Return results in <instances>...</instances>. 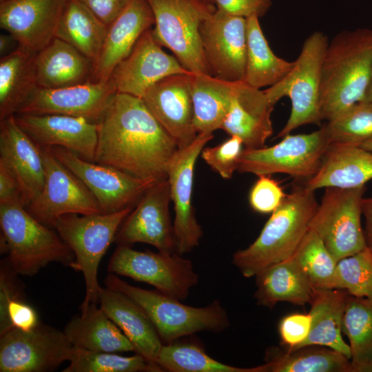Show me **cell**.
<instances>
[{"mask_svg": "<svg viewBox=\"0 0 372 372\" xmlns=\"http://www.w3.org/2000/svg\"><path fill=\"white\" fill-rule=\"evenodd\" d=\"M107 28L79 0H66L55 37L74 47L96 65Z\"/></svg>", "mask_w": 372, "mask_h": 372, "instance_id": "34", "label": "cell"}, {"mask_svg": "<svg viewBox=\"0 0 372 372\" xmlns=\"http://www.w3.org/2000/svg\"><path fill=\"white\" fill-rule=\"evenodd\" d=\"M104 282L106 287L127 295L144 309L163 344L198 332L220 333L230 325L228 314L218 300L196 307L157 290L131 285L114 273L107 275Z\"/></svg>", "mask_w": 372, "mask_h": 372, "instance_id": "5", "label": "cell"}, {"mask_svg": "<svg viewBox=\"0 0 372 372\" xmlns=\"http://www.w3.org/2000/svg\"><path fill=\"white\" fill-rule=\"evenodd\" d=\"M37 87L58 88L93 81L94 63L74 47L54 37L34 58Z\"/></svg>", "mask_w": 372, "mask_h": 372, "instance_id": "27", "label": "cell"}, {"mask_svg": "<svg viewBox=\"0 0 372 372\" xmlns=\"http://www.w3.org/2000/svg\"><path fill=\"white\" fill-rule=\"evenodd\" d=\"M318 205L314 190L304 183L295 186L271 213L256 240L233 254L232 264L244 277L251 278L292 256Z\"/></svg>", "mask_w": 372, "mask_h": 372, "instance_id": "3", "label": "cell"}, {"mask_svg": "<svg viewBox=\"0 0 372 372\" xmlns=\"http://www.w3.org/2000/svg\"><path fill=\"white\" fill-rule=\"evenodd\" d=\"M275 105L264 90L238 81L231 108L220 129L241 138L245 149L265 147L273 133L271 114Z\"/></svg>", "mask_w": 372, "mask_h": 372, "instance_id": "24", "label": "cell"}, {"mask_svg": "<svg viewBox=\"0 0 372 372\" xmlns=\"http://www.w3.org/2000/svg\"><path fill=\"white\" fill-rule=\"evenodd\" d=\"M286 196L279 183L270 175H260L251 189L249 200L254 211L269 214L278 207Z\"/></svg>", "mask_w": 372, "mask_h": 372, "instance_id": "44", "label": "cell"}, {"mask_svg": "<svg viewBox=\"0 0 372 372\" xmlns=\"http://www.w3.org/2000/svg\"><path fill=\"white\" fill-rule=\"evenodd\" d=\"M1 1H3V0H1Z\"/></svg>", "mask_w": 372, "mask_h": 372, "instance_id": "56", "label": "cell"}, {"mask_svg": "<svg viewBox=\"0 0 372 372\" xmlns=\"http://www.w3.org/2000/svg\"><path fill=\"white\" fill-rule=\"evenodd\" d=\"M200 33L210 74L230 82L245 81L246 18L216 8L202 23Z\"/></svg>", "mask_w": 372, "mask_h": 372, "instance_id": "15", "label": "cell"}, {"mask_svg": "<svg viewBox=\"0 0 372 372\" xmlns=\"http://www.w3.org/2000/svg\"><path fill=\"white\" fill-rule=\"evenodd\" d=\"M81 311L63 329L74 348L99 352L134 351L130 340L96 303Z\"/></svg>", "mask_w": 372, "mask_h": 372, "instance_id": "30", "label": "cell"}, {"mask_svg": "<svg viewBox=\"0 0 372 372\" xmlns=\"http://www.w3.org/2000/svg\"><path fill=\"white\" fill-rule=\"evenodd\" d=\"M372 179V152L358 145L331 143L314 176L304 181L310 189L354 188Z\"/></svg>", "mask_w": 372, "mask_h": 372, "instance_id": "28", "label": "cell"}, {"mask_svg": "<svg viewBox=\"0 0 372 372\" xmlns=\"http://www.w3.org/2000/svg\"><path fill=\"white\" fill-rule=\"evenodd\" d=\"M362 214L365 218L364 236L367 247L372 251V197L363 198Z\"/></svg>", "mask_w": 372, "mask_h": 372, "instance_id": "51", "label": "cell"}, {"mask_svg": "<svg viewBox=\"0 0 372 372\" xmlns=\"http://www.w3.org/2000/svg\"><path fill=\"white\" fill-rule=\"evenodd\" d=\"M132 210L128 207L108 214H67L54 223L53 228L74 254L70 267L81 271L84 278L85 293L81 311L99 302L103 288L98 280L100 262Z\"/></svg>", "mask_w": 372, "mask_h": 372, "instance_id": "6", "label": "cell"}, {"mask_svg": "<svg viewBox=\"0 0 372 372\" xmlns=\"http://www.w3.org/2000/svg\"><path fill=\"white\" fill-rule=\"evenodd\" d=\"M20 127L41 147H61L94 162L98 123L60 114H16Z\"/></svg>", "mask_w": 372, "mask_h": 372, "instance_id": "22", "label": "cell"}, {"mask_svg": "<svg viewBox=\"0 0 372 372\" xmlns=\"http://www.w3.org/2000/svg\"><path fill=\"white\" fill-rule=\"evenodd\" d=\"M282 138L271 147L243 149L236 171L257 176L282 173L305 181L311 178L331 144L324 127Z\"/></svg>", "mask_w": 372, "mask_h": 372, "instance_id": "10", "label": "cell"}, {"mask_svg": "<svg viewBox=\"0 0 372 372\" xmlns=\"http://www.w3.org/2000/svg\"><path fill=\"white\" fill-rule=\"evenodd\" d=\"M48 147L55 158L86 186L103 214L133 208L147 189L155 183L114 167L85 160L65 148Z\"/></svg>", "mask_w": 372, "mask_h": 372, "instance_id": "13", "label": "cell"}, {"mask_svg": "<svg viewBox=\"0 0 372 372\" xmlns=\"http://www.w3.org/2000/svg\"><path fill=\"white\" fill-rule=\"evenodd\" d=\"M254 298L258 305L272 309L279 302L302 306L311 300L313 289L293 256L255 276Z\"/></svg>", "mask_w": 372, "mask_h": 372, "instance_id": "29", "label": "cell"}, {"mask_svg": "<svg viewBox=\"0 0 372 372\" xmlns=\"http://www.w3.org/2000/svg\"><path fill=\"white\" fill-rule=\"evenodd\" d=\"M312 324L310 313H293L284 316L278 324L281 345L287 350L299 348L307 340Z\"/></svg>", "mask_w": 372, "mask_h": 372, "instance_id": "45", "label": "cell"}, {"mask_svg": "<svg viewBox=\"0 0 372 372\" xmlns=\"http://www.w3.org/2000/svg\"><path fill=\"white\" fill-rule=\"evenodd\" d=\"M358 146L364 149L372 152V139L364 141L360 144Z\"/></svg>", "mask_w": 372, "mask_h": 372, "instance_id": "54", "label": "cell"}, {"mask_svg": "<svg viewBox=\"0 0 372 372\" xmlns=\"http://www.w3.org/2000/svg\"><path fill=\"white\" fill-rule=\"evenodd\" d=\"M191 74L167 76L152 85L142 98L178 149L192 144L198 136L194 125Z\"/></svg>", "mask_w": 372, "mask_h": 372, "instance_id": "20", "label": "cell"}, {"mask_svg": "<svg viewBox=\"0 0 372 372\" xmlns=\"http://www.w3.org/2000/svg\"><path fill=\"white\" fill-rule=\"evenodd\" d=\"M101 21L109 26L123 12L130 0H79Z\"/></svg>", "mask_w": 372, "mask_h": 372, "instance_id": "49", "label": "cell"}, {"mask_svg": "<svg viewBox=\"0 0 372 372\" xmlns=\"http://www.w3.org/2000/svg\"><path fill=\"white\" fill-rule=\"evenodd\" d=\"M210 1H211L213 3V1L212 0H209Z\"/></svg>", "mask_w": 372, "mask_h": 372, "instance_id": "55", "label": "cell"}, {"mask_svg": "<svg viewBox=\"0 0 372 372\" xmlns=\"http://www.w3.org/2000/svg\"><path fill=\"white\" fill-rule=\"evenodd\" d=\"M170 200L167 179L150 186L121 224L114 242L126 246L145 243L161 252H176L174 227L169 214Z\"/></svg>", "mask_w": 372, "mask_h": 372, "instance_id": "17", "label": "cell"}, {"mask_svg": "<svg viewBox=\"0 0 372 372\" xmlns=\"http://www.w3.org/2000/svg\"><path fill=\"white\" fill-rule=\"evenodd\" d=\"M147 0H130L118 17L108 26L93 81H107L115 67L132 50L141 36L154 25Z\"/></svg>", "mask_w": 372, "mask_h": 372, "instance_id": "25", "label": "cell"}, {"mask_svg": "<svg viewBox=\"0 0 372 372\" xmlns=\"http://www.w3.org/2000/svg\"><path fill=\"white\" fill-rule=\"evenodd\" d=\"M243 146L241 138L231 136L216 146L204 147L201 157L222 178L230 179L234 172L237 170Z\"/></svg>", "mask_w": 372, "mask_h": 372, "instance_id": "43", "label": "cell"}, {"mask_svg": "<svg viewBox=\"0 0 372 372\" xmlns=\"http://www.w3.org/2000/svg\"><path fill=\"white\" fill-rule=\"evenodd\" d=\"M17 274L4 260L0 265V335L12 329L6 316L8 303L17 298H25L23 287L20 285Z\"/></svg>", "mask_w": 372, "mask_h": 372, "instance_id": "46", "label": "cell"}, {"mask_svg": "<svg viewBox=\"0 0 372 372\" xmlns=\"http://www.w3.org/2000/svg\"><path fill=\"white\" fill-rule=\"evenodd\" d=\"M217 8L229 14L247 18L263 16L271 5V0H212Z\"/></svg>", "mask_w": 372, "mask_h": 372, "instance_id": "48", "label": "cell"}, {"mask_svg": "<svg viewBox=\"0 0 372 372\" xmlns=\"http://www.w3.org/2000/svg\"><path fill=\"white\" fill-rule=\"evenodd\" d=\"M19 46L16 39L9 33L1 34L0 35V54L1 58L7 56L14 52V46Z\"/></svg>", "mask_w": 372, "mask_h": 372, "instance_id": "52", "label": "cell"}, {"mask_svg": "<svg viewBox=\"0 0 372 372\" xmlns=\"http://www.w3.org/2000/svg\"><path fill=\"white\" fill-rule=\"evenodd\" d=\"M156 363L163 371L169 372H258V366L242 368L220 362L192 340L163 344Z\"/></svg>", "mask_w": 372, "mask_h": 372, "instance_id": "38", "label": "cell"}, {"mask_svg": "<svg viewBox=\"0 0 372 372\" xmlns=\"http://www.w3.org/2000/svg\"><path fill=\"white\" fill-rule=\"evenodd\" d=\"M0 249L17 274L33 276L49 263L71 266L74 254L58 234L17 204L0 205Z\"/></svg>", "mask_w": 372, "mask_h": 372, "instance_id": "4", "label": "cell"}, {"mask_svg": "<svg viewBox=\"0 0 372 372\" xmlns=\"http://www.w3.org/2000/svg\"><path fill=\"white\" fill-rule=\"evenodd\" d=\"M178 149L141 98L116 92L98 123L94 162L146 181L167 179Z\"/></svg>", "mask_w": 372, "mask_h": 372, "instance_id": "1", "label": "cell"}, {"mask_svg": "<svg viewBox=\"0 0 372 372\" xmlns=\"http://www.w3.org/2000/svg\"><path fill=\"white\" fill-rule=\"evenodd\" d=\"M213 138V134H198L192 144L178 149L168 168L167 180L175 211V251L182 256L196 247L203 235L192 205L194 171L198 156Z\"/></svg>", "mask_w": 372, "mask_h": 372, "instance_id": "16", "label": "cell"}, {"mask_svg": "<svg viewBox=\"0 0 372 372\" xmlns=\"http://www.w3.org/2000/svg\"><path fill=\"white\" fill-rule=\"evenodd\" d=\"M74 351L63 331L41 322L28 331L0 335L1 372H45L69 361Z\"/></svg>", "mask_w": 372, "mask_h": 372, "instance_id": "12", "label": "cell"}, {"mask_svg": "<svg viewBox=\"0 0 372 372\" xmlns=\"http://www.w3.org/2000/svg\"><path fill=\"white\" fill-rule=\"evenodd\" d=\"M349 296L347 291L340 289H313L309 302L311 329L299 348L311 345L325 347L351 359L349 345L342 335V319Z\"/></svg>", "mask_w": 372, "mask_h": 372, "instance_id": "31", "label": "cell"}, {"mask_svg": "<svg viewBox=\"0 0 372 372\" xmlns=\"http://www.w3.org/2000/svg\"><path fill=\"white\" fill-rule=\"evenodd\" d=\"M323 127L331 143L359 145L372 139V104L358 103Z\"/></svg>", "mask_w": 372, "mask_h": 372, "instance_id": "41", "label": "cell"}, {"mask_svg": "<svg viewBox=\"0 0 372 372\" xmlns=\"http://www.w3.org/2000/svg\"><path fill=\"white\" fill-rule=\"evenodd\" d=\"M364 101H366L372 104V76L365 94Z\"/></svg>", "mask_w": 372, "mask_h": 372, "instance_id": "53", "label": "cell"}, {"mask_svg": "<svg viewBox=\"0 0 372 372\" xmlns=\"http://www.w3.org/2000/svg\"><path fill=\"white\" fill-rule=\"evenodd\" d=\"M334 289L372 300V251L368 247L338 261Z\"/></svg>", "mask_w": 372, "mask_h": 372, "instance_id": "42", "label": "cell"}, {"mask_svg": "<svg viewBox=\"0 0 372 372\" xmlns=\"http://www.w3.org/2000/svg\"><path fill=\"white\" fill-rule=\"evenodd\" d=\"M154 16L156 41L172 51L193 74L211 75L203 52L200 29L216 10L209 0H147Z\"/></svg>", "mask_w": 372, "mask_h": 372, "instance_id": "7", "label": "cell"}, {"mask_svg": "<svg viewBox=\"0 0 372 372\" xmlns=\"http://www.w3.org/2000/svg\"><path fill=\"white\" fill-rule=\"evenodd\" d=\"M258 17L247 20V57L245 81L260 89L271 87L282 80L291 70L294 62L276 56L262 31Z\"/></svg>", "mask_w": 372, "mask_h": 372, "instance_id": "36", "label": "cell"}, {"mask_svg": "<svg viewBox=\"0 0 372 372\" xmlns=\"http://www.w3.org/2000/svg\"><path fill=\"white\" fill-rule=\"evenodd\" d=\"M327 37L314 32L304 41L290 72L264 92L275 105L284 96L289 98L291 110L284 127L277 135L282 138L307 124H320V94L322 64L328 45Z\"/></svg>", "mask_w": 372, "mask_h": 372, "instance_id": "8", "label": "cell"}, {"mask_svg": "<svg viewBox=\"0 0 372 372\" xmlns=\"http://www.w3.org/2000/svg\"><path fill=\"white\" fill-rule=\"evenodd\" d=\"M17 204L25 207L20 185L4 166L0 165V205Z\"/></svg>", "mask_w": 372, "mask_h": 372, "instance_id": "50", "label": "cell"}, {"mask_svg": "<svg viewBox=\"0 0 372 372\" xmlns=\"http://www.w3.org/2000/svg\"><path fill=\"white\" fill-rule=\"evenodd\" d=\"M70 364L63 372H160L158 364L140 354L123 356L111 352L92 351L74 347Z\"/></svg>", "mask_w": 372, "mask_h": 372, "instance_id": "40", "label": "cell"}, {"mask_svg": "<svg viewBox=\"0 0 372 372\" xmlns=\"http://www.w3.org/2000/svg\"><path fill=\"white\" fill-rule=\"evenodd\" d=\"M6 316L12 328L25 331L33 329L40 323L36 311L25 298L11 300L7 307Z\"/></svg>", "mask_w": 372, "mask_h": 372, "instance_id": "47", "label": "cell"}, {"mask_svg": "<svg viewBox=\"0 0 372 372\" xmlns=\"http://www.w3.org/2000/svg\"><path fill=\"white\" fill-rule=\"evenodd\" d=\"M65 1H1L0 26L19 47L36 54L55 37Z\"/></svg>", "mask_w": 372, "mask_h": 372, "instance_id": "21", "label": "cell"}, {"mask_svg": "<svg viewBox=\"0 0 372 372\" xmlns=\"http://www.w3.org/2000/svg\"><path fill=\"white\" fill-rule=\"evenodd\" d=\"M259 372H352L350 359L322 346H305L294 350L269 347Z\"/></svg>", "mask_w": 372, "mask_h": 372, "instance_id": "33", "label": "cell"}, {"mask_svg": "<svg viewBox=\"0 0 372 372\" xmlns=\"http://www.w3.org/2000/svg\"><path fill=\"white\" fill-rule=\"evenodd\" d=\"M365 191V185L326 187L310 221L309 229L317 234L337 261L367 247L361 224Z\"/></svg>", "mask_w": 372, "mask_h": 372, "instance_id": "9", "label": "cell"}, {"mask_svg": "<svg viewBox=\"0 0 372 372\" xmlns=\"http://www.w3.org/2000/svg\"><path fill=\"white\" fill-rule=\"evenodd\" d=\"M45 182L39 195L27 211L43 225L53 227L58 218L67 214L82 215L102 213L86 186L59 161L48 147H41Z\"/></svg>", "mask_w": 372, "mask_h": 372, "instance_id": "14", "label": "cell"}, {"mask_svg": "<svg viewBox=\"0 0 372 372\" xmlns=\"http://www.w3.org/2000/svg\"><path fill=\"white\" fill-rule=\"evenodd\" d=\"M99 303L132 342L134 352L156 363L163 343L144 309L127 295L108 287L102 288Z\"/></svg>", "mask_w": 372, "mask_h": 372, "instance_id": "26", "label": "cell"}, {"mask_svg": "<svg viewBox=\"0 0 372 372\" xmlns=\"http://www.w3.org/2000/svg\"><path fill=\"white\" fill-rule=\"evenodd\" d=\"M116 93L110 81L58 88L37 87L17 114L66 115L98 123Z\"/></svg>", "mask_w": 372, "mask_h": 372, "instance_id": "18", "label": "cell"}, {"mask_svg": "<svg viewBox=\"0 0 372 372\" xmlns=\"http://www.w3.org/2000/svg\"><path fill=\"white\" fill-rule=\"evenodd\" d=\"M238 82L192 73L194 125L198 134H213L220 129L235 97Z\"/></svg>", "mask_w": 372, "mask_h": 372, "instance_id": "32", "label": "cell"}, {"mask_svg": "<svg viewBox=\"0 0 372 372\" xmlns=\"http://www.w3.org/2000/svg\"><path fill=\"white\" fill-rule=\"evenodd\" d=\"M342 331L349 341L352 372L372 364V300L349 296Z\"/></svg>", "mask_w": 372, "mask_h": 372, "instance_id": "37", "label": "cell"}, {"mask_svg": "<svg viewBox=\"0 0 372 372\" xmlns=\"http://www.w3.org/2000/svg\"><path fill=\"white\" fill-rule=\"evenodd\" d=\"M189 73L176 57L163 51L149 29L141 36L129 55L115 67L109 81L116 92L142 99L160 80Z\"/></svg>", "mask_w": 372, "mask_h": 372, "instance_id": "19", "label": "cell"}, {"mask_svg": "<svg viewBox=\"0 0 372 372\" xmlns=\"http://www.w3.org/2000/svg\"><path fill=\"white\" fill-rule=\"evenodd\" d=\"M107 271L149 284L180 301L187 298L198 282L192 262L182 255L139 251L126 245H118L109 261Z\"/></svg>", "mask_w": 372, "mask_h": 372, "instance_id": "11", "label": "cell"}, {"mask_svg": "<svg viewBox=\"0 0 372 372\" xmlns=\"http://www.w3.org/2000/svg\"><path fill=\"white\" fill-rule=\"evenodd\" d=\"M36 54L18 47L1 58L0 120L16 114L37 87L34 65Z\"/></svg>", "mask_w": 372, "mask_h": 372, "instance_id": "35", "label": "cell"}, {"mask_svg": "<svg viewBox=\"0 0 372 372\" xmlns=\"http://www.w3.org/2000/svg\"><path fill=\"white\" fill-rule=\"evenodd\" d=\"M0 165L17 180L26 207L42 191L45 169L41 147L20 127L14 116L0 120Z\"/></svg>", "mask_w": 372, "mask_h": 372, "instance_id": "23", "label": "cell"}, {"mask_svg": "<svg viewBox=\"0 0 372 372\" xmlns=\"http://www.w3.org/2000/svg\"><path fill=\"white\" fill-rule=\"evenodd\" d=\"M372 76V30H344L324 55L320 104L322 120L335 118L364 99Z\"/></svg>", "mask_w": 372, "mask_h": 372, "instance_id": "2", "label": "cell"}, {"mask_svg": "<svg viewBox=\"0 0 372 372\" xmlns=\"http://www.w3.org/2000/svg\"><path fill=\"white\" fill-rule=\"evenodd\" d=\"M293 256L314 290L334 289L338 261L315 231L309 229Z\"/></svg>", "mask_w": 372, "mask_h": 372, "instance_id": "39", "label": "cell"}]
</instances>
